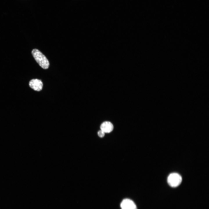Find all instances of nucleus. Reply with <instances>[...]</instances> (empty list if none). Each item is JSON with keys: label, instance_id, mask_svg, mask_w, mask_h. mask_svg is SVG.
Wrapping results in <instances>:
<instances>
[{"label": "nucleus", "instance_id": "f257e3e1", "mask_svg": "<svg viewBox=\"0 0 209 209\" xmlns=\"http://www.w3.org/2000/svg\"><path fill=\"white\" fill-rule=\"evenodd\" d=\"M31 53L34 59L41 67L44 69L48 68L49 65V61L42 52L37 49H34Z\"/></svg>", "mask_w": 209, "mask_h": 209}, {"label": "nucleus", "instance_id": "f03ea898", "mask_svg": "<svg viewBox=\"0 0 209 209\" xmlns=\"http://www.w3.org/2000/svg\"><path fill=\"white\" fill-rule=\"evenodd\" d=\"M182 178L179 174L173 173L170 174L168 176L167 181L169 185L172 187H176L181 183Z\"/></svg>", "mask_w": 209, "mask_h": 209}, {"label": "nucleus", "instance_id": "7ed1b4c3", "mask_svg": "<svg viewBox=\"0 0 209 209\" xmlns=\"http://www.w3.org/2000/svg\"><path fill=\"white\" fill-rule=\"evenodd\" d=\"M28 86L30 88L33 90L39 91L42 90L43 84L41 80L37 79H33L29 81Z\"/></svg>", "mask_w": 209, "mask_h": 209}, {"label": "nucleus", "instance_id": "20e7f679", "mask_svg": "<svg viewBox=\"0 0 209 209\" xmlns=\"http://www.w3.org/2000/svg\"><path fill=\"white\" fill-rule=\"evenodd\" d=\"M122 209H137L136 206L131 200L128 199H123L120 204Z\"/></svg>", "mask_w": 209, "mask_h": 209}, {"label": "nucleus", "instance_id": "39448f33", "mask_svg": "<svg viewBox=\"0 0 209 209\" xmlns=\"http://www.w3.org/2000/svg\"><path fill=\"white\" fill-rule=\"evenodd\" d=\"M100 128L101 130L105 133H109L112 131L113 126L111 122L106 121L102 123Z\"/></svg>", "mask_w": 209, "mask_h": 209}, {"label": "nucleus", "instance_id": "423d86ee", "mask_svg": "<svg viewBox=\"0 0 209 209\" xmlns=\"http://www.w3.org/2000/svg\"><path fill=\"white\" fill-rule=\"evenodd\" d=\"M98 134L99 136L100 137H103L105 136V133L100 130L98 132Z\"/></svg>", "mask_w": 209, "mask_h": 209}]
</instances>
